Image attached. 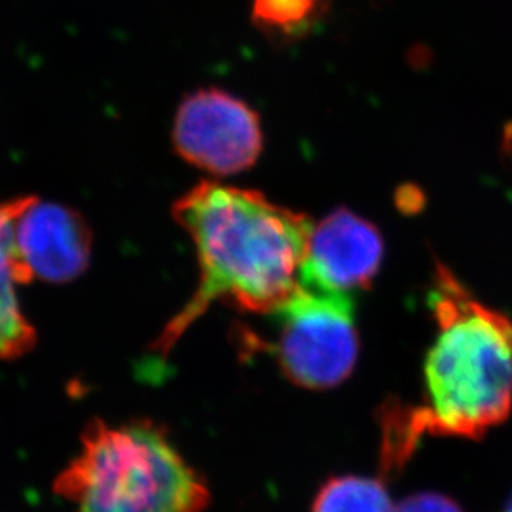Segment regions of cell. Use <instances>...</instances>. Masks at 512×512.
I'll list each match as a JSON object with an SVG mask.
<instances>
[{
	"mask_svg": "<svg viewBox=\"0 0 512 512\" xmlns=\"http://www.w3.org/2000/svg\"><path fill=\"white\" fill-rule=\"evenodd\" d=\"M14 247L25 284L35 277L62 284L90 264L92 232L77 211L35 198L15 219Z\"/></svg>",
	"mask_w": 512,
	"mask_h": 512,
	"instance_id": "52a82bcc",
	"label": "cell"
},
{
	"mask_svg": "<svg viewBox=\"0 0 512 512\" xmlns=\"http://www.w3.org/2000/svg\"><path fill=\"white\" fill-rule=\"evenodd\" d=\"M34 196L0 204V360H12L30 352L37 335L20 309L15 285L25 284L14 247V223Z\"/></svg>",
	"mask_w": 512,
	"mask_h": 512,
	"instance_id": "ba28073f",
	"label": "cell"
},
{
	"mask_svg": "<svg viewBox=\"0 0 512 512\" xmlns=\"http://www.w3.org/2000/svg\"><path fill=\"white\" fill-rule=\"evenodd\" d=\"M279 315V365L290 382L310 390L337 387L352 373L358 357V334L352 297L300 289Z\"/></svg>",
	"mask_w": 512,
	"mask_h": 512,
	"instance_id": "277c9868",
	"label": "cell"
},
{
	"mask_svg": "<svg viewBox=\"0 0 512 512\" xmlns=\"http://www.w3.org/2000/svg\"><path fill=\"white\" fill-rule=\"evenodd\" d=\"M382 259L380 231L352 211L337 209L312 231L300 285L327 294L367 289Z\"/></svg>",
	"mask_w": 512,
	"mask_h": 512,
	"instance_id": "8992f818",
	"label": "cell"
},
{
	"mask_svg": "<svg viewBox=\"0 0 512 512\" xmlns=\"http://www.w3.org/2000/svg\"><path fill=\"white\" fill-rule=\"evenodd\" d=\"M504 512H512V498L511 501H509L508 506H506V509H504Z\"/></svg>",
	"mask_w": 512,
	"mask_h": 512,
	"instance_id": "7c38bea8",
	"label": "cell"
},
{
	"mask_svg": "<svg viewBox=\"0 0 512 512\" xmlns=\"http://www.w3.org/2000/svg\"><path fill=\"white\" fill-rule=\"evenodd\" d=\"M174 148L184 160L218 176L249 170L262 151L259 116L221 90L193 93L179 107Z\"/></svg>",
	"mask_w": 512,
	"mask_h": 512,
	"instance_id": "5b68a950",
	"label": "cell"
},
{
	"mask_svg": "<svg viewBox=\"0 0 512 512\" xmlns=\"http://www.w3.org/2000/svg\"><path fill=\"white\" fill-rule=\"evenodd\" d=\"M312 512H393L387 488L377 479L332 478L322 486Z\"/></svg>",
	"mask_w": 512,
	"mask_h": 512,
	"instance_id": "9c48e42d",
	"label": "cell"
},
{
	"mask_svg": "<svg viewBox=\"0 0 512 512\" xmlns=\"http://www.w3.org/2000/svg\"><path fill=\"white\" fill-rule=\"evenodd\" d=\"M54 491L78 512H203L211 501L208 484L151 421L88 423Z\"/></svg>",
	"mask_w": 512,
	"mask_h": 512,
	"instance_id": "3957f363",
	"label": "cell"
},
{
	"mask_svg": "<svg viewBox=\"0 0 512 512\" xmlns=\"http://www.w3.org/2000/svg\"><path fill=\"white\" fill-rule=\"evenodd\" d=\"M430 305L440 332L425 365L430 406L418 418L430 433L479 438L511 411L512 322L443 266Z\"/></svg>",
	"mask_w": 512,
	"mask_h": 512,
	"instance_id": "7a4b0ae2",
	"label": "cell"
},
{
	"mask_svg": "<svg viewBox=\"0 0 512 512\" xmlns=\"http://www.w3.org/2000/svg\"><path fill=\"white\" fill-rule=\"evenodd\" d=\"M393 512H463L453 499L436 493H421L405 499Z\"/></svg>",
	"mask_w": 512,
	"mask_h": 512,
	"instance_id": "8fae6325",
	"label": "cell"
},
{
	"mask_svg": "<svg viewBox=\"0 0 512 512\" xmlns=\"http://www.w3.org/2000/svg\"><path fill=\"white\" fill-rule=\"evenodd\" d=\"M330 0H252V19L274 34L299 37L314 27Z\"/></svg>",
	"mask_w": 512,
	"mask_h": 512,
	"instance_id": "30bf717a",
	"label": "cell"
},
{
	"mask_svg": "<svg viewBox=\"0 0 512 512\" xmlns=\"http://www.w3.org/2000/svg\"><path fill=\"white\" fill-rule=\"evenodd\" d=\"M173 216L198 252L199 284L153 345L161 358L214 302L274 314L300 289L314 231L305 214L251 189L201 183L176 201Z\"/></svg>",
	"mask_w": 512,
	"mask_h": 512,
	"instance_id": "6da1fadb",
	"label": "cell"
}]
</instances>
